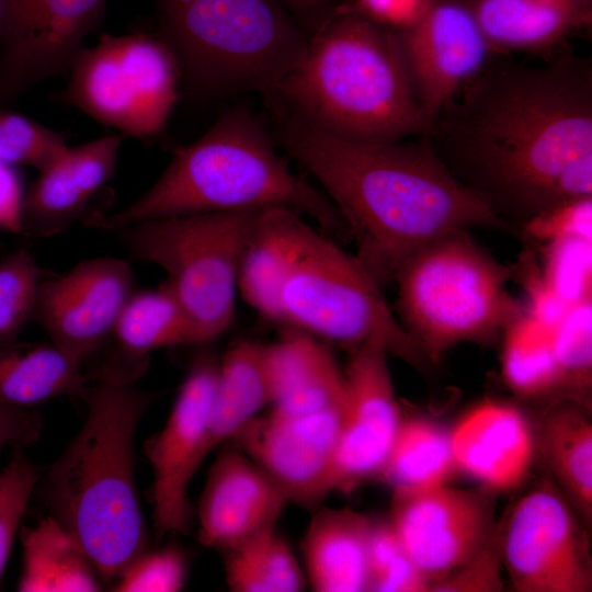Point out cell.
Returning a JSON list of instances; mask_svg holds the SVG:
<instances>
[{"label": "cell", "instance_id": "bcb514c9", "mask_svg": "<svg viewBox=\"0 0 592 592\" xmlns=\"http://www.w3.org/2000/svg\"><path fill=\"white\" fill-rule=\"evenodd\" d=\"M23 195L14 166L0 161V228L19 234Z\"/></svg>", "mask_w": 592, "mask_h": 592}, {"label": "cell", "instance_id": "f35d334b", "mask_svg": "<svg viewBox=\"0 0 592 592\" xmlns=\"http://www.w3.org/2000/svg\"><path fill=\"white\" fill-rule=\"evenodd\" d=\"M542 271L569 305L591 299L592 240L566 238L546 242Z\"/></svg>", "mask_w": 592, "mask_h": 592}, {"label": "cell", "instance_id": "e575fe53", "mask_svg": "<svg viewBox=\"0 0 592 592\" xmlns=\"http://www.w3.org/2000/svg\"><path fill=\"white\" fill-rule=\"evenodd\" d=\"M44 273L25 248L0 260V341L18 340L34 318Z\"/></svg>", "mask_w": 592, "mask_h": 592}, {"label": "cell", "instance_id": "d4e9b609", "mask_svg": "<svg viewBox=\"0 0 592 592\" xmlns=\"http://www.w3.org/2000/svg\"><path fill=\"white\" fill-rule=\"evenodd\" d=\"M301 214L283 206L260 212L244 247L238 291L262 317L283 323L280 293L310 229Z\"/></svg>", "mask_w": 592, "mask_h": 592}, {"label": "cell", "instance_id": "9c48e42d", "mask_svg": "<svg viewBox=\"0 0 592 592\" xmlns=\"http://www.w3.org/2000/svg\"><path fill=\"white\" fill-rule=\"evenodd\" d=\"M355 254L310 227L281 288L283 323L350 351L379 343L417 368L432 362Z\"/></svg>", "mask_w": 592, "mask_h": 592}, {"label": "cell", "instance_id": "d6986e66", "mask_svg": "<svg viewBox=\"0 0 592 592\" xmlns=\"http://www.w3.org/2000/svg\"><path fill=\"white\" fill-rule=\"evenodd\" d=\"M288 500L246 454L234 447L214 462L198 508V540L226 550L276 526Z\"/></svg>", "mask_w": 592, "mask_h": 592}, {"label": "cell", "instance_id": "44dd1931", "mask_svg": "<svg viewBox=\"0 0 592 592\" xmlns=\"http://www.w3.org/2000/svg\"><path fill=\"white\" fill-rule=\"evenodd\" d=\"M457 471L497 494L519 487L536 456L535 429L517 407L496 400L468 410L449 430Z\"/></svg>", "mask_w": 592, "mask_h": 592}, {"label": "cell", "instance_id": "484cf974", "mask_svg": "<svg viewBox=\"0 0 592 592\" xmlns=\"http://www.w3.org/2000/svg\"><path fill=\"white\" fill-rule=\"evenodd\" d=\"M373 519L351 509L318 508L304 539L305 574L317 592L367 591Z\"/></svg>", "mask_w": 592, "mask_h": 592}, {"label": "cell", "instance_id": "2e32d148", "mask_svg": "<svg viewBox=\"0 0 592 592\" xmlns=\"http://www.w3.org/2000/svg\"><path fill=\"white\" fill-rule=\"evenodd\" d=\"M343 408L344 403L303 415L270 411L252 419L230 442L276 483L289 503L316 511L329 496Z\"/></svg>", "mask_w": 592, "mask_h": 592}, {"label": "cell", "instance_id": "f1b7e54d", "mask_svg": "<svg viewBox=\"0 0 592 592\" xmlns=\"http://www.w3.org/2000/svg\"><path fill=\"white\" fill-rule=\"evenodd\" d=\"M21 592H94L99 574L78 538L50 514L22 527Z\"/></svg>", "mask_w": 592, "mask_h": 592}, {"label": "cell", "instance_id": "ac0fdd59", "mask_svg": "<svg viewBox=\"0 0 592 592\" xmlns=\"http://www.w3.org/2000/svg\"><path fill=\"white\" fill-rule=\"evenodd\" d=\"M134 292L129 264L118 258L82 261L39 284L33 321L55 345L83 362L107 338Z\"/></svg>", "mask_w": 592, "mask_h": 592}, {"label": "cell", "instance_id": "7a4b0ae2", "mask_svg": "<svg viewBox=\"0 0 592 592\" xmlns=\"http://www.w3.org/2000/svg\"><path fill=\"white\" fill-rule=\"evenodd\" d=\"M278 141L319 183L356 244V258L384 287L405 260L445 235L506 227L479 193L442 161L423 134L413 143L337 137L276 106Z\"/></svg>", "mask_w": 592, "mask_h": 592}, {"label": "cell", "instance_id": "60d3db41", "mask_svg": "<svg viewBox=\"0 0 592 592\" xmlns=\"http://www.w3.org/2000/svg\"><path fill=\"white\" fill-rule=\"evenodd\" d=\"M524 235L549 242L566 238L592 240V195L550 206L524 221Z\"/></svg>", "mask_w": 592, "mask_h": 592}, {"label": "cell", "instance_id": "5b68a950", "mask_svg": "<svg viewBox=\"0 0 592 592\" xmlns=\"http://www.w3.org/2000/svg\"><path fill=\"white\" fill-rule=\"evenodd\" d=\"M273 95L307 123L340 138L396 143L426 132L395 30L339 8L309 35Z\"/></svg>", "mask_w": 592, "mask_h": 592}, {"label": "cell", "instance_id": "836d02e7", "mask_svg": "<svg viewBox=\"0 0 592 592\" xmlns=\"http://www.w3.org/2000/svg\"><path fill=\"white\" fill-rule=\"evenodd\" d=\"M553 349L559 374V400L571 401L591 410V299L569 307L553 329Z\"/></svg>", "mask_w": 592, "mask_h": 592}, {"label": "cell", "instance_id": "b9f144b4", "mask_svg": "<svg viewBox=\"0 0 592 592\" xmlns=\"http://www.w3.org/2000/svg\"><path fill=\"white\" fill-rule=\"evenodd\" d=\"M501 521L485 546L467 562L439 581L430 591L499 592L504 588L500 550Z\"/></svg>", "mask_w": 592, "mask_h": 592}, {"label": "cell", "instance_id": "8992f818", "mask_svg": "<svg viewBox=\"0 0 592 592\" xmlns=\"http://www.w3.org/2000/svg\"><path fill=\"white\" fill-rule=\"evenodd\" d=\"M156 8L180 84L196 98L273 94L309 38L281 0H156Z\"/></svg>", "mask_w": 592, "mask_h": 592}, {"label": "cell", "instance_id": "7dc6e473", "mask_svg": "<svg viewBox=\"0 0 592 592\" xmlns=\"http://www.w3.org/2000/svg\"><path fill=\"white\" fill-rule=\"evenodd\" d=\"M281 1L309 35L321 27L338 9L334 0Z\"/></svg>", "mask_w": 592, "mask_h": 592}, {"label": "cell", "instance_id": "7bdbcfd3", "mask_svg": "<svg viewBox=\"0 0 592 592\" xmlns=\"http://www.w3.org/2000/svg\"><path fill=\"white\" fill-rule=\"evenodd\" d=\"M513 266V276L520 280L527 298L524 311L543 326L554 329L571 305L548 283L530 251H525Z\"/></svg>", "mask_w": 592, "mask_h": 592}, {"label": "cell", "instance_id": "4dcf8cb0", "mask_svg": "<svg viewBox=\"0 0 592 592\" xmlns=\"http://www.w3.org/2000/svg\"><path fill=\"white\" fill-rule=\"evenodd\" d=\"M457 471L449 431L424 417L401 418L379 476L392 489L448 483Z\"/></svg>", "mask_w": 592, "mask_h": 592}, {"label": "cell", "instance_id": "1f68e13d", "mask_svg": "<svg viewBox=\"0 0 592 592\" xmlns=\"http://www.w3.org/2000/svg\"><path fill=\"white\" fill-rule=\"evenodd\" d=\"M502 376L524 399L559 400V374L553 349V329L525 311L503 332Z\"/></svg>", "mask_w": 592, "mask_h": 592}, {"label": "cell", "instance_id": "d590c367", "mask_svg": "<svg viewBox=\"0 0 592 592\" xmlns=\"http://www.w3.org/2000/svg\"><path fill=\"white\" fill-rule=\"evenodd\" d=\"M367 591H429V581L407 556L389 522L373 520L367 545Z\"/></svg>", "mask_w": 592, "mask_h": 592}, {"label": "cell", "instance_id": "52a82bcc", "mask_svg": "<svg viewBox=\"0 0 592 592\" xmlns=\"http://www.w3.org/2000/svg\"><path fill=\"white\" fill-rule=\"evenodd\" d=\"M513 273L467 230L445 235L396 273L400 322L432 363L460 342L490 343L524 312L506 289Z\"/></svg>", "mask_w": 592, "mask_h": 592}, {"label": "cell", "instance_id": "4316f807", "mask_svg": "<svg viewBox=\"0 0 592 592\" xmlns=\"http://www.w3.org/2000/svg\"><path fill=\"white\" fill-rule=\"evenodd\" d=\"M591 410L567 400L551 401L535 430L536 456L579 517L592 525Z\"/></svg>", "mask_w": 592, "mask_h": 592}, {"label": "cell", "instance_id": "8d00e7d4", "mask_svg": "<svg viewBox=\"0 0 592 592\" xmlns=\"http://www.w3.org/2000/svg\"><path fill=\"white\" fill-rule=\"evenodd\" d=\"M69 146L61 134L23 114L0 107V161L39 172L57 161Z\"/></svg>", "mask_w": 592, "mask_h": 592}, {"label": "cell", "instance_id": "8fae6325", "mask_svg": "<svg viewBox=\"0 0 592 592\" xmlns=\"http://www.w3.org/2000/svg\"><path fill=\"white\" fill-rule=\"evenodd\" d=\"M503 570L516 592H591L588 527L558 487L544 480L501 520Z\"/></svg>", "mask_w": 592, "mask_h": 592}, {"label": "cell", "instance_id": "cb8c5ba5", "mask_svg": "<svg viewBox=\"0 0 592 592\" xmlns=\"http://www.w3.org/2000/svg\"><path fill=\"white\" fill-rule=\"evenodd\" d=\"M493 53H544L592 24V0H465Z\"/></svg>", "mask_w": 592, "mask_h": 592}, {"label": "cell", "instance_id": "d6a6232c", "mask_svg": "<svg viewBox=\"0 0 592 592\" xmlns=\"http://www.w3.org/2000/svg\"><path fill=\"white\" fill-rule=\"evenodd\" d=\"M223 551L230 591L298 592L306 584L303 568L275 526Z\"/></svg>", "mask_w": 592, "mask_h": 592}, {"label": "cell", "instance_id": "3957f363", "mask_svg": "<svg viewBox=\"0 0 592 592\" xmlns=\"http://www.w3.org/2000/svg\"><path fill=\"white\" fill-rule=\"evenodd\" d=\"M272 206L309 216L330 238L350 237L329 197L289 168L262 122L241 107L223 113L201 138L177 148L137 200L111 214L95 213L84 225L113 232L150 219Z\"/></svg>", "mask_w": 592, "mask_h": 592}, {"label": "cell", "instance_id": "83f0119b", "mask_svg": "<svg viewBox=\"0 0 592 592\" xmlns=\"http://www.w3.org/2000/svg\"><path fill=\"white\" fill-rule=\"evenodd\" d=\"M81 362L53 342L0 341V403L34 408L62 396L82 397Z\"/></svg>", "mask_w": 592, "mask_h": 592}, {"label": "cell", "instance_id": "5bb4252c", "mask_svg": "<svg viewBox=\"0 0 592 592\" xmlns=\"http://www.w3.org/2000/svg\"><path fill=\"white\" fill-rule=\"evenodd\" d=\"M219 360L201 352L190 365L163 429L145 444L153 471V526L158 540L186 533L191 521L189 485L206 458L205 441Z\"/></svg>", "mask_w": 592, "mask_h": 592}, {"label": "cell", "instance_id": "277c9868", "mask_svg": "<svg viewBox=\"0 0 592 592\" xmlns=\"http://www.w3.org/2000/svg\"><path fill=\"white\" fill-rule=\"evenodd\" d=\"M81 398L88 406L86 421L49 467L43 494L50 515L78 538L99 578L109 581L147 549L135 440L157 394L135 384L95 380Z\"/></svg>", "mask_w": 592, "mask_h": 592}, {"label": "cell", "instance_id": "ba28073f", "mask_svg": "<svg viewBox=\"0 0 592 592\" xmlns=\"http://www.w3.org/2000/svg\"><path fill=\"white\" fill-rule=\"evenodd\" d=\"M261 210L150 219L113 234L134 259L164 270V284L185 312L196 344L201 345L231 323L241 257Z\"/></svg>", "mask_w": 592, "mask_h": 592}, {"label": "cell", "instance_id": "ffe728a7", "mask_svg": "<svg viewBox=\"0 0 592 592\" xmlns=\"http://www.w3.org/2000/svg\"><path fill=\"white\" fill-rule=\"evenodd\" d=\"M123 140L113 134L69 147L41 171L23 195L19 234L48 238L86 220L92 198L115 172Z\"/></svg>", "mask_w": 592, "mask_h": 592}, {"label": "cell", "instance_id": "603a6c76", "mask_svg": "<svg viewBox=\"0 0 592 592\" xmlns=\"http://www.w3.org/2000/svg\"><path fill=\"white\" fill-rule=\"evenodd\" d=\"M263 364L271 411L303 415L345 401V376L322 340L289 328L276 342L264 345Z\"/></svg>", "mask_w": 592, "mask_h": 592}, {"label": "cell", "instance_id": "7c38bea8", "mask_svg": "<svg viewBox=\"0 0 592 592\" xmlns=\"http://www.w3.org/2000/svg\"><path fill=\"white\" fill-rule=\"evenodd\" d=\"M496 494L448 483L394 489L389 522L402 549L429 581V591L473 558L499 522Z\"/></svg>", "mask_w": 592, "mask_h": 592}, {"label": "cell", "instance_id": "30bf717a", "mask_svg": "<svg viewBox=\"0 0 592 592\" xmlns=\"http://www.w3.org/2000/svg\"><path fill=\"white\" fill-rule=\"evenodd\" d=\"M68 76L59 102L143 141L161 136L178 101V61L158 34H105L80 49Z\"/></svg>", "mask_w": 592, "mask_h": 592}, {"label": "cell", "instance_id": "74e56055", "mask_svg": "<svg viewBox=\"0 0 592 592\" xmlns=\"http://www.w3.org/2000/svg\"><path fill=\"white\" fill-rule=\"evenodd\" d=\"M39 477L22 447L13 448L7 466L0 470V580Z\"/></svg>", "mask_w": 592, "mask_h": 592}, {"label": "cell", "instance_id": "7402d4cb", "mask_svg": "<svg viewBox=\"0 0 592 592\" xmlns=\"http://www.w3.org/2000/svg\"><path fill=\"white\" fill-rule=\"evenodd\" d=\"M183 344H196L194 331L167 285L134 291L112 331L96 349L105 350V357L92 378L135 384L148 368L150 352Z\"/></svg>", "mask_w": 592, "mask_h": 592}, {"label": "cell", "instance_id": "4fadbf2b", "mask_svg": "<svg viewBox=\"0 0 592 592\" xmlns=\"http://www.w3.org/2000/svg\"><path fill=\"white\" fill-rule=\"evenodd\" d=\"M109 0H0V99L68 75Z\"/></svg>", "mask_w": 592, "mask_h": 592}, {"label": "cell", "instance_id": "6da1fadb", "mask_svg": "<svg viewBox=\"0 0 592 592\" xmlns=\"http://www.w3.org/2000/svg\"><path fill=\"white\" fill-rule=\"evenodd\" d=\"M436 155L501 216L524 221L592 195V62H491L424 134Z\"/></svg>", "mask_w": 592, "mask_h": 592}, {"label": "cell", "instance_id": "e0dca14e", "mask_svg": "<svg viewBox=\"0 0 592 592\" xmlns=\"http://www.w3.org/2000/svg\"><path fill=\"white\" fill-rule=\"evenodd\" d=\"M344 371L345 402L329 481V494L379 476L402 414L387 350L365 343L352 351Z\"/></svg>", "mask_w": 592, "mask_h": 592}, {"label": "cell", "instance_id": "f546056e", "mask_svg": "<svg viewBox=\"0 0 592 592\" xmlns=\"http://www.w3.org/2000/svg\"><path fill=\"white\" fill-rule=\"evenodd\" d=\"M263 349V344L241 341L219 360L204 448L206 456L231 441L269 405Z\"/></svg>", "mask_w": 592, "mask_h": 592}, {"label": "cell", "instance_id": "ee69618b", "mask_svg": "<svg viewBox=\"0 0 592 592\" xmlns=\"http://www.w3.org/2000/svg\"><path fill=\"white\" fill-rule=\"evenodd\" d=\"M43 420L34 408L0 403V454L7 446L26 447L41 434Z\"/></svg>", "mask_w": 592, "mask_h": 592}, {"label": "cell", "instance_id": "ab89813d", "mask_svg": "<svg viewBox=\"0 0 592 592\" xmlns=\"http://www.w3.org/2000/svg\"><path fill=\"white\" fill-rule=\"evenodd\" d=\"M185 576L186 561L179 548L145 549L119 573L114 591L177 592L184 587Z\"/></svg>", "mask_w": 592, "mask_h": 592}, {"label": "cell", "instance_id": "9a60e30c", "mask_svg": "<svg viewBox=\"0 0 592 592\" xmlns=\"http://www.w3.org/2000/svg\"><path fill=\"white\" fill-rule=\"evenodd\" d=\"M395 32L428 130L494 53L465 0H429L411 23Z\"/></svg>", "mask_w": 592, "mask_h": 592}, {"label": "cell", "instance_id": "f6af8a7d", "mask_svg": "<svg viewBox=\"0 0 592 592\" xmlns=\"http://www.w3.org/2000/svg\"><path fill=\"white\" fill-rule=\"evenodd\" d=\"M429 0H357V9L374 21L399 30L411 23Z\"/></svg>", "mask_w": 592, "mask_h": 592}]
</instances>
